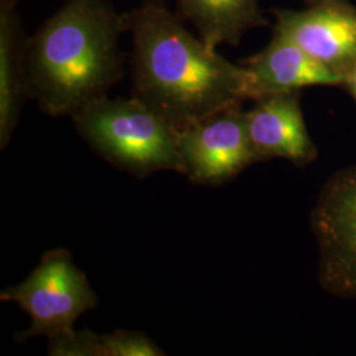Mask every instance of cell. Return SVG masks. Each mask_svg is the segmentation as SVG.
I'll return each instance as SVG.
<instances>
[{"label": "cell", "mask_w": 356, "mask_h": 356, "mask_svg": "<svg viewBox=\"0 0 356 356\" xmlns=\"http://www.w3.org/2000/svg\"><path fill=\"white\" fill-rule=\"evenodd\" d=\"M124 20L132 95L177 129L251 99L245 67L195 38L168 0H141Z\"/></svg>", "instance_id": "obj_1"}, {"label": "cell", "mask_w": 356, "mask_h": 356, "mask_svg": "<svg viewBox=\"0 0 356 356\" xmlns=\"http://www.w3.org/2000/svg\"><path fill=\"white\" fill-rule=\"evenodd\" d=\"M124 13L110 0H66L26 47L29 98L51 116L78 113L107 97L123 76Z\"/></svg>", "instance_id": "obj_2"}, {"label": "cell", "mask_w": 356, "mask_h": 356, "mask_svg": "<svg viewBox=\"0 0 356 356\" xmlns=\"http://www.w3.org/2000/svg\"><path fill=\"white\" fill-rule=\"evenodd\" d=\"M72 118L90 145L119 169L138 177L159 170L182 173L177 128L134 95L103 97Z\"/></svg>", "instance_id": "obj_3"}, {"label": "cell", "mask_w": 356, "mask_h": 356, "mask_svg": "<svg viewBox=\"0 0 356 356\" xmlns=\"http://www.w3.org/2000/svg\"><path fill=\"white\" fill-rule=\"evenodd\" d=\"M0 300L17 304L29 316L23 339L72 330L76 319L98 304L86 275L66 250L44 254L26 280L6 288Z\"/></svg>", "instance_id": "obj_4"}, {"label": "cell", "mask_w": 356, "mask_h": 356, "mask_svg": "<svg viewBox=\"0 0 356 356\" xmlns=\"http://www.w3.org/2000/svg\"><path fill=\"white\" fill-rule=\"evenodd\" d=\"M318 245V281L326 293L356 301V165L332 173L310 214Z\"/></svg>", "instance_id": "obj_5"}, {"label": "cell", "mask_w": 356, "mask_h": 356, "mask_svg": "<svg viewBox=\"0 0 356 356\" xmlns=\"http://www.w3.org/2000/svg\"><path fill=\"white\" fill-rule=\"evenodd\" d=\"M182 173L195 184L219 185L259 163L248 138L242 106L177 129Z\"/></svg>", "instance_id": "obj_6"}, {"label": "cell", "mask_w": 356, "mask_h": 356, "mask_svg": "<svg viewBox=\"0 0 356 356\" xmlns=\"http://www.w3.org/2000/svg\"><path fill=\"white\" fill-rule=\"evenodd\" d=\"M273 32L289 38L319 64L344 76L356 66V7L350 0L273 11Z\"/></svg>", "instance_id": "obj_7"}, {"label": "cell", "mask_w": 356, "mask_h": 356, "mask_svg": "<svg viewBox=\"0 0 356 356\" xmlns=\"http://www.w3.org/2000/svg\"><path fill=\"white\" fill-rule=\"evenodd\" d=\"M300 95H263L245 111L248 138L257 161L284 159L302 168L317 160L318 148L306 126Z\"/></svg>", "instance_id": "obj_8"}, {"label": "cell", "mask_w": 356, "mask_h": 356, "mask_svg": "<svg viewBox=\"0 0 356 356\" xmlns=\"http://www.w3.org/2000/svg\"><path fill=\"white\" fill-rule=\"evenodd\" d=\"M250 76L251 101L263 95L301 92L314 86L341 88L343 78L319 64L289 38L272 32L263 51L242 61Z\"/></svg>", "instance_id": "obj_9"}, {"label": "cell", "mask_w": 356, "mask_h": 356, "mask_svg": "<svg viewBox=\"0 0 356 356\" xmlns=\"http://www.w3.org/2000/svg\"><path fill=\"white\" fill-rule=\"evenodd\" d=\"M19 0H0V147L13 138L29 99L26 79L28 38L16 11Z\"/></svg>", "instance_id": "obj_10"}, {"label": "cell", "mask_w": 356, "mask_h": 356, "mask_svg": "<svg viewBox=\"0 0 356 356\" xmlns=\"http://www.w3.org/2000/svg\"><path fill=\"white\" fill-rule=\"evenodd\" d=\"M182 19L191 22L198 36L216 49L241 44L251 31L269 24L260 0H176Z\"/></svg>", "instance_id": "obj_11"}, {"label": "cell", "mask_w": 356, "mask_h": 356, "mask_svg": "<svg viewBox=\"0 0 356 356\" xmlns=\"http://www.w3.org/2000/svg\"><path fill=\"white\" fill-rule=\"evenodd\" d=\"M103 356H161L165 353L140 331L118 330L102 335Z\"/></svg>", "instance_id": "obj_12"}, {"label": "cell", "mask_w": 356, "mask_h": 356, "mask_svg": "<svg viewBox=\"0 0 356 356\" xmlns=\"http://www.w3.org/2000/svg\"><path fill=\"white\" fill-rule=\"evenodd\" d=\"M48 354L54 356H103L102 335L90 330H69L49 337Z\"/></svg>", "instance_id": "obj_13"}, {"label": "cell", "mask_w": 356, "mask_h": 356, "mask_svg": "<svg viewBox=\"0 0 356 356\" xmlns=\"http://www.w3.org/2000/svg\"><path fill=\"white\" fill-rule=\"evenodd\" d=\"M341 88H343L356 102V66L344 76L343 83Z\"/></svg>", "instance_id": "obj_14"}, {"label": "cell", "mask_w": 356, "mask_h": 356, "mask_svg": "<svg viewBox=\"0 0 356 356\" xmlns=\"http://www.w3.org/2000/svg\"><path fill=\"white\" fill-rule=\"evenodd\" d=\"M330 1H338V0H305L307 6H314V4H321V3H330Z\"/></svg>", "instance_id": "obj_15"}]
</instances>
